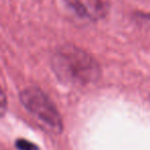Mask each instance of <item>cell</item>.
Segmentation results:
<instances>
[{"label":"cell","mask_w":150,"mask_h":150,"mask_svg":"<svg viewBox=\"0 0 150 150\" xmlns=\"http://www.w3.org/2000/svg\"><path fill=\"white\" fill-rule=\"evenodd\" d=\"M52 69L62 81L75 86L94 83L101 74L98 62L86 50L72 44L58 48L52 57Z\"/></svg>","instance_id":"6da1fadb"},{"label":"cell","mask_w":150,"mask_h":150,"mask_svg":"<svg viewBox=\"0 0 150 150\" xmlns=\"http://www.w3.org/2000/svg\"><path fill=\"white\" fill-rule=\"evenodd\" d=\"M20 100L26 110L46 129L56 134L62 133V117L45 93L38 88H27L21 92Z\"/></svg>","instance_id":"7a4b0ae2"},{"label":"cell","mask_w":150,"mask_h":150,"mask_svg":"<svg viewBox=\"0 0 150 150\" xmlns=\"http://www.w3.org/2000/svg\"><path fill=\"white\" fill-rule=\"evenodd\" d=\"M84 19L97 21L107 16L110 9V0H79Z\"/></svg>","instance_id":"3957f363"},{"label":"cell","mask_w":150,"mask_h":150,"mask_svg":"<svg viewBox=\"0 0 150 150\" xmlns=\"http://www.w3.org/2000/svg\"><path fill=\"white\" fill-rule=\"evenodd\" d=\"M16 146L19 150H38V147L32 142L27 140L20 139L16 142Z\"/></svg>","instance_id":"277c9868"},{"label":"cell","mask_w":150,"mask_h":150,"mask_svg":"<svg viewBox=\"0 0 150 150\" xmlns=\"http://www.w3.org/2000/svg\"><path fill=\"white\" fill-rule=\"evenodd\" d=\"M7 108V100L6 96H5L4 91L2 90L1 86H0V117H2L4 115L5 111Z\"/></svg>","instance_id":"5b68a950"}]
</instances>
